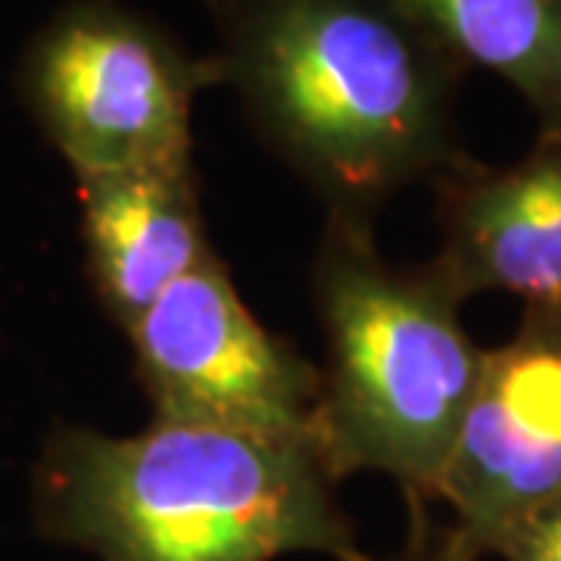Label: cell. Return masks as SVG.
<instances>
[{"mask_svg":"<svg viewBox=\"0 0 561 561\" xmlns=\"http://www.w3.org/2000/svg\"><path fill=\"white\" fill-rule=\"evenodd\" d=\"M216 81L328 213L371 219L465 157L456 101L468 72L393 0H209Z\"/></svg>","mask_w":561,"mask_h":561,"instance_id":"1","label":"cell"},{"mask_svg":"<svg viewBox=\"0 0 561 561\" xmlns=\"http://www.w3.org/2000/svg\"><path fill=\"white\" fill-rule=\"evenodd\" d=\"M334 483L294 443L179 421L131 437L60 424L32 471V518L41 537L101 561H375Z\"/></svg>","mask_w":561,"mask_h":561,"instance_id":"2","label":"cell"},{"mask_svg":"<svg viewBox=\"0 0 561 561\" xmlns=\"http://www.w3.org/2000/svg\"><path fill=\"white\" fill-rule=\"evenodd\" d=\"M312 297L324 334L319 459L341 481L381 471L409 505H434L461 415L481 375L440 272L390 265L371 219L328 213Z\"/></svg>","mask_w":561,"mask_h":561,"instance_id":"3","label":"cell"},{"mask_svg":"<svg viewBox=\"0 0 561 561\" xmlns=\"http://www.w3.org/2000/svg\"><path fill=\"white\" fill-rule=\"evenodd\" d=\"M216 81L119 0H72L28 41L16 84L76 181L191 160V106Z\"/></svg>","mask_w":561,"mask_h":561,"instance_id":"4","label":"cell"},{"mask_svg":"<svg viewBox=\"0 0 561 561\" xmlns=\"http://www.w3.org/2000/svg\"><path fill=\"white\" fill-rule=\"evenodd\" d=\"M153 421L203 424L319 456L321 375L272 334L213 253L128 331Z\"/></svg>","mask_w":561,"mask_h":561,"instance_id":"5","label":"cell"},{"mask_svg":"<svg viewBox=\"0 0 561 561\" xmlns=\"http://www.w3.org/2000/svg\"><path fill=\"white\" fill-rule=\"evenodd\" d=\"M561 496V306L527 302L522 328L483 350L437 502L471 561L527 512Z\"/></svg>","mask_w":561,"mask_h":561,"instance_id":"6","label":"cell"},{"mask_svg":"<svg viewBox=\"0 0 561 561\" xmlns=\"http://www.w3.org/2000/svg\"><path fill=\"white\" fill-rule=\"evenodd\" d=\"M440 253L431 262L461 302L508 290L561 306V125L512 165L461 157L434 179Z\"/></svg>","mask_w":561,"mask_h":561,"instance_id":"7","label":"cell"},{"mask_svg":"<svg viewBox=\"0 0 561 561\" xmlns=\"http://www.w3.org/2000/svg\"><path fill=\"white\" fill-rule=\"evenodd\" d=\"M79 209L94 294L125 334L213 256L191 160L79 181Z\"/></svg>","mask_w":561,"mask_h":561,"instance_id":"8","label":"cell"},{"mask_svg":"<svg viewBox=\"0 0 561 561\" xmlns=\"http://www.w3.org/2000/svg\"><path fill=\"white\" fill-rule=\"evenodd\" d=\"M465 69L508 81L540 116L561 125V0H393Z\"/></svg>","mask_w":561,"mask_h":561,"instance_id":"9","label":"cell"},{"mask_svg":"<svg viewBox=\"0 0 561 561\" xmlns=\"http://www.w3.org/2000/svg\"><path fill=\"white\" fill-rule=\"evenodd\" d=\"M493 556L502 561H561V496L512 524L493 546Z\"/></svg>","mask_w":561,"mask_h":561,"instance_id":"10","label":"cell"},{"mask_svg":"<svg viewBox=\"0 0 561 561\" xmlns=\"http://www.w3.org/2000/svg\"><path fill=\"white\" fill-rule=\"evenodd\" d=\"M390 561H471L453 537L449 524L434 518L431 505H409V540Z\"/></svg>","mask_w":561,"mask_h":561,"instance_id":"11","label":"cell"}]
</instances>
